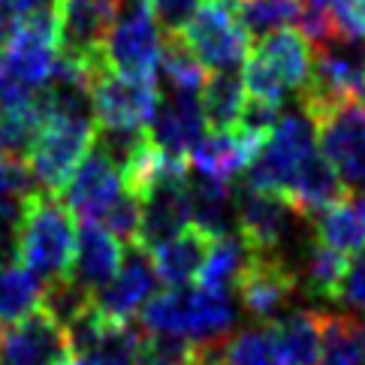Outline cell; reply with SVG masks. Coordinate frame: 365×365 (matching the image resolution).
Here are the masks:
<instances>
[{
  "label": "cell",
  "instance_id": "obj_29",
  "mask_svg": "<svg viewBox=\"0 0 365 365\" xmlns=\"http://www.w3.org/2000/svg\"><path fill=\"white\" fill-rule=\"evenodd\" d=\"M245 100H247V91L242 82V73H215L212 79H205L200 103H202V115H205V124L212 127V133H230V130H236Z\"/></svg>",
  "mask_w": 365,
  "mask_h": 365
},
{
  "label": "cell",
  "instance_id": "obj_18",
  "mask_svg": "<svg viewBox=\"0 0 365 365\" xmlns=\"http://www.w3.org/2000/svg\"><path fill=\"white\" fill-rule=\"evenodd\" d=\"M124 245L100 224H82L76 232V251L70 275L79 281L85 290H103L121 269Z\"/></svg>",
  "mask_w": 365,
  "mask_h": 365
},
{
  "label": "cell",
  "instance_id": "obj_46",
  "mask_svg": "<svg viewBox=\"0 0 365 365\" xmlns=\"http://www.w3.org/2000/svg\"><path fill=\"white\" fill-rule=\"evenodd\" d=\"M356 200H359V205H362V208H365V190H362V193H359V197H356Z\"/></svg>",
  "mask_w": 365,
  "mask_h": 365
},
{
  "label": "cell",
  "instance_id": "obj_17",
  "mask_svg": "<svg viewBox=\"0 0 365 365\" xmlns=\"http://www.w3.org/2000/svg\"><path fill=\"white\" fill-rule=\"evenodd\" d=\"M208 133L205 115L200 94H175V91H163L158 103V115L148 127V139L163 154L173 158H187Z\"/></svg>",
  "mask_w": 365,
  "mask_h": 365
},
{
  "label": "cell",
  "instance_id": "obj_42",
  "mask_svg": "<svg viewBox=\"0 0 365 365\" xmlns=\"http://www.w3.org/2000/svg\"><path fill=\"white\" fill-rule=\"evenodd\" d=\"M36 190V181L31 175L28 163L0 160V200L4 197H28Z\"/></svg>",
  "mask_w": 365,
  "mask_h": 365
},
{
  "label": "cell",
  "instance_id": "obj_37",
  "mask_svg": "<svg viewBox=\"0 0 365 365\" xmlns=\"http://www.w3.org/2000/svg\"><path fill=\"white\" fill-rule=\"evenodd\" d=\"M139 224H142V205H139V197H133L130 190H124V197L103 217V227L121 245H139Z\"/></svg>",
  "mask_w": 365,
  "mask_h": 365
},
{
  "label": "cell",
  "instance_id": "obj_10",
  "mask_svg": "<svg viewBox=\"0 0 365 365\" xmlns=\"http://www.w3.org/2000/svg\"><path fill=\"white\" fill-rule=\"evenodd\" d=\"M232 205H236V230L247 239V245L257 254H275L290 263L287 245H290V239H296V224L302 215L284 197L254 190L247 185L232 193Z\"/></svg>",
  "mask_w": 365,
  "mask_h": 365
},
{
  "label": "cell",
  "instance_id": "obj_41",
  "mask_svg": "<svg viewBox=\"0 0 365 365\" xmlns=\"http://www.w3.org/2000/svg\"><path fill=\"white\" fill-rule=\"evenodd\" d=\"M335 302L350 308V314H365V247L347 259V269H344Z\"/></svg>",
  "mask_w": 365,
  "mask_h": 365
},
{
  "label": "cell",
  "instance_id": "obj_22",
  "mask_svg": "<svg viewBox=\"0 0 365 365\" xmlns=\"http://www.w3.org/2000/svg\"><path fill=\"white\" fill-rule=\"evenodd\" d=\"M257 251L242 232H227V236H217L208 245V254H205V263L197 275V287L202 290H212V293H236L239 281L245 278V272L251 269Z\"/></svg>",
  "mask_w": 365,
  "mask_h": 365
},
{
  "label": "cell",
  "instance_id": "obj_24",
  "mask_svg": "<svg viewBox=\"0 0 365 365\" xmlns=\"http://www.w3.org/2000/svg\"><path fill=\"white\" fill-rule=\"evenodd\" d=\"M344 197H347L344 181L338 178L332 163L326 160L323 154H317V158L299 173L296 185L290 187V193H287V202H290L302 217L311 220L314 215H320L323 208L341 202Z\"/></svg>",
  "mask_w": 365,
  "mask_h": 365
},
{
  "label": "cell",
  "instance_id": "obj_31",
  "mask_svg": "<svg viewBox=\"0 0 365 365\" xmlns=\"http://www.w3.org/2000/svg\"><path fill=\"white\" fill-rule=\"evenodd\" d=\"M205 67L197 55L185 46L181 36H166L163 55L158 63V91H175V94H200L205 88Z\"/></svg>",
  "mask_w": 365,
  "mask_h": 365
},
{
  "label": "cell",
  "instance_id": "obj_38",
  "mask_svg": "<svg viewBox=\"0 0 365 365\" xmlns=\"http://www.w3.org/2000/svg\"><path fill=\"white\" fill-rule=\"evenodd\" d=\"M21 220H24V197L0 200V266L19 263Z\"/></svg>",
  "mask_w": 365,
  "mask_h": 365
},
{
  "label": "cell",
  "instance_id": "obj_40",
  "mask_svg": "<svg viewBox=\"0 0 365 365\" xmlns=\"http://www.w3.org/2000/svg\"><path fill=\"white\" fill-rule=\"evenodd\" d=\"M329 19L338 40L365 46V0H335L329 6Z\"/></svg>",
  "mask_w": 365,
  "mask_h": 365
},
{
  "label": "cell",
  "instance_id": "obj_35",
  "mask_svg": "<svg viewBox=\"0 0 365 365\" xmlns=\"http://www.w3.org/2000/svg\"><path fill=\"white\" fill-rule=\"evenodd\" d=\"M91 305H94V293L85 290L73 275L61 278L55 284H46V290H43V308L63 326V329L79 320Z\"/></svg>",
  "mask_w": 365,
  "mask_h": 365
},
{
  "label": "cell",
  "instance_id": "obj_3",
  "mask_svg": "<svg viewBox=\"0 0 365 365\" xmlns=\"http://www.w3.org/2000/svg\"><path fill=\"white\" fill-rule=\"evenodd\" d=\"M76 251V224L58 193L36 187L24 197V220L19 239V263L46 284L70 278Z\"/></svg>",
  "mask_w": 365,
  "mask_h": 365
},
{
  "label": "cell",
  "instance_id": "obj_32",
  "mask_svg": "<svg viewBox=\"0 0 365 365\" xmlns=\"http://www.w3.org/2000/svg\"><path fill=\"white\" fill-rule=\"evenodd\" d=\"M43 121L46 115L36 106V100L21 109H0V160L28 163Z\"/></svg>",
  "mask_w": 365,
  "mask_h": 365
},
{
  "label": "cell",
  "instance_id": "obj_1",
  "mask_svg": "<svg viewBox=\"0 0 365 365\" xmlns=\"http://www.w3.org/2000/svg\"><path fill=\"white\" fill-rule=\"evenodd\" d=\"M58 63L55 6L12 21L0 48V109L31 106L46 91Z\"/></svg>",
  "mask_w": 365,
  "mask_h": 365
},
{
  "label": "cell",
  "instance_id": "obj_34",
  "mask_svg": "<svg viewBox=\"0 0 365 365\" xmlns=\"http://www.w3.org/2000/svg\"><path fill=\"white\" fill-rule=\"evenodd\" d=\"M302 4L299 0H239V19L251 36H269L299 24Z\"/></svg>",
  "mask_w": 365,
  "mask_h": 365
},
{
  "label": "cell",
  "instance_id": "obj_15",
  "mask_svg": "<svg viewBox=\"0 0 365 365\" xmlns=\"http://www.w3.org/2000/svg\"><path fill=\"white\" fill-rule=\"evenodd\" d=\"M0 359L6 365H61L73 359L70 335L46 308H36L0 332Z\"/></svg>",
  "mask_w": 365,
  "mask_h": 365
},
{
  "label": "cell",
  "instance_id": "obj_8",
  "mask_svg": "<svg viewBox=\"0 0 365 365\" xmlns=\"http://www.w3.org/2000/svg\"><path fill=\"white\" fill-rule=\"evenodd\" d=\"M158 103V82L112 73L103 58H97L91 70V112L97 130H148Z\"/></svg>",
  "mask_w": 365,
  "mask_h": 365
},
{
  "label": "cell",
  "instance_id": "obj_9",
  "mask_svg": "<svg viewBox=\"0 0 365 365\" xmlns=\"http://www.w3.org/2000/svg\"><path fill=\"white\" fill-rule=\"evenodd\" d=\"M163 55V34L154 21L145 0H124V9L109 34L106 46L100 48L103 63L112 73L130 79L158 82V63Z\"/></svg>",
  "mask_w": 365,
  "mask_h": 365
},
{
  "label": "cell",
  "instance_id": "obj_4",
  "mask_svg": "<svg viewBox=\"0 0 365 365\" xmlns=\"http://www.w3.org/2000/svg\"><path fill=\"white\" fill-rule=\"evenodd\" d=\"M317 154H320L317 124L308 118L305 109H296L278 118L272 133L263 139V145L257 148L251 166L245 169V185L287 200L299 173Z\"/></svg>",
  "mask_w": 365,
  "mask_h": 365
},
{
  "label": "cell",
  "instance_id": "obj_25",
  "mask_svg": "<svg viewBox=\"0 0 365 365\" xmlns=\"http://www.w3.org/2000/svg\"><path fill=\"white\" fill-rule=\"evenodd\" d=\"M314 224V239L326 247H332L338 254H356L365 247V208L359 200L344 197L329 208H323L320 215L311 217Z\"/></svg>",
  "mask_w": 365,
  "mask_h": 365
},
{
  "label": "cell",
  "instance_id": "obj_30",
  "mask_svg": "<svg viewBox=\"0 0 365 365\" xmlns=\"http://www.w3.org/2000/svg\"><path fill=\"white\" fill-rule=\"evenodd\" d=\"M344 269H347V257L314 239L305 247L302 259L296 263L299 290L308 296H317V299H335L341 278H344Z\"/></svg>",
  "mask_w": 365,
  "mask_h": 365
},
{
  "label": "cell",
  "instance_id": "obj_11",
  "mask_svg": "<svg viewBox=\"0 0 365 365\" xmlns=\"http://www.w3.org/2000/svg\"><path fill=\"white\" fill-rule=\"evenodd\" d=\"M239 308L259 326L278 323L284 314H290L293 299L299 296V275L284 257L257 254L251 269L236 287Z\"/></svg>",
  "mask_w": 365,
  "mask_h": 365
},
{
  "label": "cell",
  "instance_id": "obj_39",
  "mask_svg": "<svg viewBox=\"0 0 365 365\" xmlns=\"http://www.w3.org/2000/svg\"><path fill=\"white\" fill-rule=\"evenodd\" d=\"M163 36H181L202 0H145Z\"/></svg>",
  "mask_w": 365,
  "mask_h": 365
},
{
  "label": "cell",
  "instance_id": "obj_5",
  "mask_svg": "<svg viewBox=\"0 0 365 365\" xmlns=\"http://www.w3.org/2000/svg\"><path fill=\"white\" fill-rule=\"evenodd\" d=\"M299 103L311 121L350 103H365V46L335 36L314 48V63L308 85L299 91Z\"/></svg>",
  "mask_w": 365,
  "mask_h": 365
},
{
  "label": "cell",
  "instance_id": "obj_6",
  "mask_svg": "<svg viewBox=\"0 0 365 365\" xmlns=\"http://www.w3.org/2000/svg\"><path fill=\"white\" fill-rule=\"evenodd\" d=\"M181 40L215 73H239L251 58V34L239 19V0H202Z\"/></svg>",
  "mask_w": 365,
  "mask_h": 365
},
{
  "label": "cell",
  "instance_id": "obj_13",
  "mask_svg": "<svg viewBox=\"0 0 365 365\" xmlns=\"http://www.w3.org/2000/svg\"><path fill=\"white\" fill-rule=\"evenodd\" d=\"M124 0H55L58 51L76 61L100 58Z\"/></svg>",
  "mask_w": 365,
  "mask_h": 365
},
{
  "label": "cell",
  "instance_id": "obj_26",
  "mask_svg": "<svg viewBox=\"0 0 365 365\" xmlns=\"http://www.w3.org/2000/svg\"><path fill=\"white\" fill-rule=\"evenodd\" d=\"M281 356L290 365H317L323 347L320 311H290L278 323H272Z\"/></svg>",
  "mask_w": 365,
  "mask_h": 365
},
{
  "label": "cell",
  "instance_id": "obj_48",
  "mask_svg": "<svg viewBox=\"0 0 365 365\" xmlns=\"http://www.w3.org/2000/svg\"><path fill=\"white\" fill-rule=\"evenodd\" d=\"M0 365H6V362H4V359H0Z\"/></svg>",
  "mask_w": 365,
  "mask_h": 365
},
{
  "label": "cell",
  "instance_id": "obj_12",
  "mask_svg": "<svg viewBox=\"0 0 365 365\" xmlns=\"http://www.w3.org/2000/svg\"><path fill=\"white\" fill-rule=\"evenodd\" d=\"M124 190L127 185L121 169L94 145L82 158V163L73 169V175L63 181L58 200L70 215L82 217L85 224H103V217L124 197Z\"/></svg>",
  "mask_w": 365,
  "mask_h": 365
},
{
  "label": "cell",
  "instance_id": "obj_36",
  "mask_svg": "<svg viewBox=\"0 0 365 365\" xmlns=\"http://www.w3.org/2000/svg\"><path fill=\"white\" fill-rule=\"evenodd\" d=\"M142 338H145L142 329H136L130 323H118L109 332L106 344L88 356H76V365H136Z\"/></svg>",
  "mask_w": 365,
  "mask_h": 365
},
{
  "label": "cell",
  "instance_id": "obj_44",
  "mask_svg": "<svg viewBox=\"0 0 365 365\" xmlns=\"http://www.w3.org/2000/svg\"><path fill=\"white\" fill-rule=\"evenodd\" d=\"M9 28H12V21L0 19V48H4V43H6V36H9Z\"/></svg>",
  "mask_w": 365,
  "mask_h": 365
},
{
  "label": "cell",
  "instance_id": "obj_45",
  "mask_svg": "<svg viewBox=\"0 0 365 365\" xmlns=\"http://www.w3.org/2000/svg\"><path fill=\"white\" fill-rule=\"evenodd\" d=\"M308 6H314V9H326V6H332L335 0H305Z\"/></svg>",
  "mask_w": 365,
  "mask_h": 365
},
{
  "label": "cell",
  "instance_id": "obj_47",
  "mask_svg": "<svg viewBox=\"0 0 365 365\" xmlns=\"http://www.w3.org/2000/svg\"><path fill=\"white\" fill-rule=\"evenodd\" d=\"M61 365H76V356H73V359H67V362H61Z\"/></svg>",
  "mask_w": 365,
  "mask_h": 365
},
{
  "label": "cell",
  "instance_id": "obj_7",
  "mask_svg": "<svg viewBox=\"0 0 365 365\" xmlns=\"http://www.w3.org/2000/svg\"><path fill=\"white\" fill-rule=\"evenodd\" d=\"M94 139H97L94 118L46 115L40 136H36L31 158H28V169L36 181V187L58 193L63 187V181L73 175V169L94 148Z\"/></svg>",
  "mask_w": 365,
  "mask_h": 365
},
{
  "label": "cell",
  "instance_id": "obj_28",
  "mask_svg": "<svg viewBox=\"0 0 365 365\" xmlns=\"http://www.w3.org/2000/svg\"><path fill=\"white\" fill-rule=\"evenodd\" d=\"M323 347L317 365H365V320L359 314H323Z\"/></svg>",
  "mask_w": 365,
  "mask_h": 365
},
{
  "label": "cell",
  "instance_id": "obj_27",
  "mask_svg": "<svg viewBox=\"0 0 365 365\" xmlns=\"http://www.w3.org/2000/svg\"><path fill=\"white\" fill-rule=\"evenodd\" d=\"M43 281L21 263L0 266V332L43 308Z\"/></svg>",
  "mask_w": 365,
  "mask_h": 365
},
{
  "label": "cell",
  "instance_id": "obj_33",
  "mask_svg": "<svg viewBox=\"0 0 365 365\" xmlns=\"http://www.w3.org/2000/svg\"><path fill=\"white\" fill-rule=\"evenodd\" d=\"M217 365H290V362L281 356L272 326H254V329H242L220 344Z\"/></svg>",
  "mask_w": 365,
  "mask_h": 365
},
{
  "label": "cell",
  "instance_id": "obj_23",
  "mask_svg": "<svg viewBox=\"0 0 365 365\" xmlns=\"http://www.w3.org/2000/svg\"><path fill=\"white\" fill-rule=\"evenodd\" d=\"M187 205H190V227L205 232L208 239L232 232L236 205H232L230 185H224V181L205 178L190 169L187 173Z\"/></svg>",
  "mask_w": 365,
  "mask_h": 365
},
{
  "label": "cell",
  "instance_id": "obj_2",
  "mask_svg": "<svg viewBox=\"0 0 365 365\" xmlns=\"http://www.w3.org/2000/svg\"><path fill=\"white\" fill-rule=\"evenodd\" d=\"M239 320V305L230 293H212L202 287H178L148 299L139 311L142 332L148 335H175L190 344H217L227 341Z\"/></svg>",
  "mask_w": 365,
  "mask_h": 365
},
{
  "label": "cell",
  "instance_id": "obj_20",
  "mask_svg": "<svg viewBox=\"0 0 365 365\" xmlns=\"http://www.w3.org/2000/svg\"><path fill=\"white\" fill-rule=\"evenodd\" d=\"M251 58L263 63L287 91H302L308 85L311 63H314V48L305 43L302 34L287 28V31L263 36Z\"/></svg>",
  "mask_w": 365,
  "mask_h": 365
},
{
  "label": "cell",
  "instance_id": "obj_21",
  "mask_svg": "<svg viewBox=\"0 0 365 365\" xmlns=\"http://www.w3.org/2000/svg\"><path fill=\"white\" fill-rule=\"evenodd\" d=\"M208 245H212V239L205 232H200L197 227H187L185 232L151 247V263H154V272H158V281H163L169 290L187 287L200 275Z\"/></svg>",
  "mask_w": 365,
  "mask_h": 365
},
{
  "label": "cell",
  "instance_id": "obj_14",
  "mask_svg": "<svg viewBox=\"0 0 365 365\" xmlns=\"http://www.w3.org/2000/svg\"><path fill=\"white\" fill-rule=\"evenodd\" d=\"M314 124L320 154L332 163L344 187L365 190V103L341 106Z\"/></svg>",
  "mask_w": 365,
  "mask_h": 365
},
{
  "label": "cell",
  "instance_id": "obj_16",
  "mask_svg": "<svg viewBox=\"0 0 365 365\" xmlns=\"http://www.w3.org/2000/svg\"><path fill=\"white\" fill-rule=\"evenodd\" d=\"M154 287H158V272H154L151 254L142 245H127L118 275L103 287L100 296H94V305L109 320L130 323V317H136L148 305Z\"/></svg>",
  "mask_w": 365,
  "mask_h": 365
},
{
  "label": "cell",
  "instance_id": "obj_43",
  "mask_svg": "<svg viewBox=\"0 0 365 365\" xmlns=\"http://www.w3.org/2000/svg\"><path fill=\"white\" fill-rule=\"evenodd\" d=\"M51 6H55V0H0V19L19 21V19H28L34 12H43Z\"/></svg>",
  "mask_w": 365,
  "mask_h": 365
},
{
  "label": "cell",
  "instance_id": "obj_19",
  "mask_svg": "<svg viewBox=\"0 0 365 365\" xmlns=\"http://www.w3.org/2000/svg\"><path fill=\"white\" fill-rule=\"evenodd\" d=\"M259 145H263L259 139L245 136L239 130H230V133H205L200 145L187 154L190 169L205 178L230 185L239 173H245V169L251 166Z\"/></svg>",
  "mask_w": 365,
  "mask_h": 365
}]
</instances>
